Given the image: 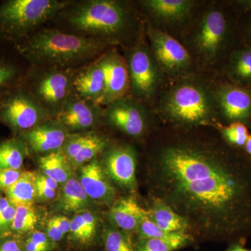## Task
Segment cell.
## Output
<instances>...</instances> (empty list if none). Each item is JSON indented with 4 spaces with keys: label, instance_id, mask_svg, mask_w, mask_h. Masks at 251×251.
<instances>
[{
    "label": "cell",
    "instance_id": "25",
    "mask_svg": "<svg viewBox=\"0 0 251 251\" xmlns=\"http://www.w3.org/2000/svg\"><path fill=\"white\" fill-rule=\"evenodd\" d=\"M29 152L27 144L20 138L0 143V170H21Z\"/></svg>",
    "mask_w": 251,
    "mask_h": 251
},
{
    "label": "cell",
    "instance_id": "26",
    "mask_svg": "<svg viewBox=\"0 0 251 251\" xmlns=\"http://www.w3.org/2000/svg\"><path fill=\"white\" fill-rule=\"evenodd\" d=\"M89 204V196L78 180L71 178L63 187L60 206L67 212L82 210Z\"/></svg>",
    "mask_w": 251,
    "mask_h": 251
},
{
    "label": "cell",
    "instance_id": "3",
    "mask_svg": "<svg viewBox=\"0 0 251 251\" xmlns=\"http://www.w3.org/2000/svg\"><path fill=\"white\" fill-rule=\"evenodd\" d=\"M61 14L73 34L112 42L128 29L130 15L120 1L87 0L70 4Z\"/></svg>",
    "mask_w": 251,
    "mask_h": 251
},
{
    "label": "cell",
    "instance_id": "43",
    "mask_svg": "<svg viewBox=\"0 0 251 251\" xmlns=\"http://www.w3.org/2000/svg\"><path fill=\"white\" fill-rule=\"evenodd\" d=\"M226 251H251L250 249H246V248L242 247V246L235 245L231 247L230 249Z\"/></svg>",
    "mask_w": 251,
    "mask_h": 251
},
{
    "label": "cell",
    "instance_id": "12",
    "mask_svg": "<svg viewBox=\"0 0 251 251\" xmlns=\"http://www.w3.org/2000/svg\"><path fill=\"white\" fill-rule=\"evenodd\" d=\"M103 117L100 105L82 99L74 92L55 119L68 130L77 131L93 128Z\"/></svg>",
    "mask_w": 251,
    "mask_h": 251
},
{
    "label": "cell",
    "instance_id": "9",
    "mask_svg": "<svg viewBox=\"0 0 251 251\" xmlns=\"http://www.w3.org/2000/svg\"><path fill=\"white\" fill-rule=\"evenodd\" d=\"M103 117L110 125L133 137L143 135L147 128L145 109L133 99L124 97L109 103Z\"/></svg>",
    "mask_w": 251,
    "mask_h": 251
},
{
    "label": "cell",
    "instance_id": "6",
    "mask_svg": "<svg viewBox=\"0 0 251 251\" xmlns=\"http://www.w3.org/2000/svg\"><path fill=\"white\" fill-rule=\"evenodd\" d=\"M51 118L27 87L8 89L0 96V122L25 133Z\"/></svg>",
    "mask_w": 251,
    "mask_h": 251
},
{
    "label": "cell",
    "instance_id": "19",
    "mask_svg": "<svg viewBox=\"0 0 251 251\" xmlns=\"http://www.w3.org/2000/svg\"><path fill=\"white\" fill-rule=\"evenodd\" d=\"M220 107L225 116L231 120L247 118L251 114V95L234 86H225L217 92Z\"/></svg>",
    "mask_w": 251,
    "mask_h": 251
},
{
    "label": "cell",
    "instance_id": "44",
    "mask_svg": "<svg viewBox=\"0 0 251 251\" xmlns=\"http://www.w3.org/2000/svg\"><path fill=\"white\" fill-rule=\"evenodd\" d=\"M244 146H245L246 150H247V152L251 154V135H249L247 143H246Z\"/></svg>",
    "mask_w": 251,
    "mask_h": 251
},
{
    "label": "cell",
    "instance_id": "38",
    "mask_svg": "<svg viewBox=\"0 0 251 251\" xmlns=\"http://www.w3.org/2000/svg\"><path fill=\"white\" fill-rule=\"evenodd\" d=\"M46 234L52 242H59L65 235L52 219H50L48 222Z\"/></svg>",
    "mask_w": 251,
    "mask_h": 251
},
{
    "label": "cell",
    "instance_id": "35",
    "mask_svg": "<svg viewBox=\"0 0 251 251\" xmlns=\"http://www.w3.org/2000/svg\"><path fill=\"white\" fill-rule=\"evenodd\" d=\"M25 251H49L52 249V242L44 232H32L24 244Z\"/></svg>",
    "mask_w": 251,
    "mask_h": 251
},
{
    "label": "cell",
    "instance_id": "4",
    "mask_svg": "<svg viewBox=\"0 0 251 251\" xmlns=\"http://www.w3.org/2000/svg\"><path fill=\"white\" fill-rule=\"evenodd\" d=\"M70 1L9 0L0 4V36L17 44L60 14Z\"/></svg>",
    "mask_w": 251,
    "mask_h": 251
},
{
    "label": "cell",
    "instance_id": "21",
    "mask_svg": "<svg viewBox=\"0 0 251 251\" xmlns=\"http://www.w3.org/2000/svg\"><path fill=\"white\" fill-rule=\"evenodd\" d=\"M143 4L154 17L161 21L175 22L189 14L193 2L188 0H146Z\"/></svg>",
    "mask_w": 251,
    "mask_h": 251
},
{
    "label": "cell",
    "instance_id": "18",
    "mask_svg": "<svg viewBox=\"0 0 251 251\" xmlns=\"http://www.w3.org/2000/svg\"><path fill=\"white\" fill-rule=\"evenodd\" d=\"M81 186L91 199L104 204H112L115 197V191L110 184L105 170L96 160L81 167Z\"/></svg>",
    "mask_w": 251,
    "mask_h": 251
},
{
    "label": "cell",
    "instance_id": "5",
    "mask_svg": "<svg viewBox=\"0 0 251 251\" xmlns=\"http://www.w3.org/2000/svg\"><path fill=\"white\" fill-rule=\"evenodd\" d=\"M29 77L27 87L41 106L55 118L74 93L73 69L36 67Z\"/></svg>",
    "mask_w": 251,
    "mask_h": 251
},
{
    "label": "cell",
    "instance_id": "29",
    "mask_svg": "<svg viewBox=\"0 0 251 251\" xmlns=\"http://www.w3.org/2000/svg\"><path fill=\"white\" fill-rule=\"evenodd\" d=\"M35 209L31 206H16V214L11 229L19 234L31 232L37 224Z\"/></svg>",
    "mask_w": 251,
    "mask_h": 251
},
{
    "label": "cell",
    "instance_id": "37",
    "mask_svg": "<svg viewBox=\"0 0 251 251\" xmlns=\"http://www.w3.org/2000/svg\"><path fill=\"white\" fill-rule=\"evenodd\" d=\"M22 173L21 170H0V191H5L15 184Z\"/></svg>",
    "mask_w": 251,
    "mask_h": 251
},
{
    "label": "cell",
    "instance_id": "7",
    "mask_svg": "<svg viewBox=\"0 0 251 251\" xmlns=\"http://www.w3.org/2000/svg\"><path fill=\"white\" fill-rule=\"evenodd\" d=\"M164 110L176 121L197 125L210 118L214 105L210 95L204 87L186 82L170 92L165 101Z\"/></svg>",
    "mask_w": 251,
    "mask_h": 251
},
{
    "label": "cell",
    "instance_id": "11",
    "mask_svg": "<svg viewBox=\"0 0 251 251\" xmlns=\"http://www.w3.org/2000/svg\"><path fill=\"white\" fill-rule=\"evenodd\" d=\"M69 134L58 120L52 118L21 133L20 138L27 144L29 151L46 155L62 150Z\"/></svg>",
    "mask_w": 251,
    "mask_h": 251
},
{
    "label": "cell",
    "instance_id": "1",
    "mask_svg": "<svg viewBox=\"0 0 251 251\" xmlns=\"http://www.w3.org/2000/svg\"><path fill=\"white\" fill-rule=\"evenodd\" d=\"M156 198L190 227L226 235L251 227V172L194 145L163 149L153 167Z\"/></svg>",
    "mask_w": 251,
    "mask_h": 251
},
{
    "label": "cell",
    "instance_id": "45",
    "mask_svg": "<svg viewBox=\"0 0 251 251\" xmlns=\"http://www.w3.org/2000/svg\"><path fill=\"white\" fill-rule=\"evenodd\" d=\"M241 4L244 5V6H247V7L251 9V0H246V1H241Z\"/></svg>",
    "mask_w": 251,
    "mask_h": 251
},
{
    "label": "cell",
    "instance_id": "16",
    "mask_svg": "<svg viewBox=\"0 0 251 251\" xmlns=\"http://www.w3.org/2000/svg\"><path fill=\"white\" fill-rule=\"evenodd\" d=\"M105 169L112 179L128 190L136 186V158L133 149L128 146H118L107 151Z\"/></svg>",
    "mask_w": 251,
    "mask_h": 251
},
{
    "label": "cell",
    "instance_id": "32",
    "mask_svg": "<svg viewBox=\"0 0 251 251\" xmlns=\"http://www.w3.org/2000/svg\"><path fill=\"white\" fill-rule=\"evenodd\" d=\"M140 239H152V238H165L170 237L175 233H168L162 230L154 221L150 217L148 211L144 214L138 229ZM178 233V232H177Z\"/></svg>",
    "mask_w": 251,
    "mask_h": 251
},
{
    "label": "cell",
    "instance_id": "40",
    "mask_svg": "<svg viewBox=\"0 0 251 251\" xmlns=\"http://www.w3.org/2000/svg\"><path fill=\"white\" fill-rule=\"evenodd\" d=\"M0 251H24V248L16 238L5 237L0 241Z\"/></svg>",
    "mask_w": 251,
    "mask_h": 251
},
{
    "label": "cell",
    "instance_id": "10",
    "mask_svg": "<svg viewBox=\"0 0 251 251\" xmlns=\"http://www.w3.org/2000/svg\"><path fill=\"white\" fill-rule=\"evenodd\" d=\"M148 33L153 56L166 72L176 74L189 66L191 57L179 41L170 34L153 27H149Z\"/></svg>",
    "mask_w": 251,
    "mask_h": 251
},
{
    "label": "cell",
    "instance_id": "20",
    "mask_svg": "<svg viewBox=\"0 0 251 251\" xmlns=\"http://www.w3.org/2000/svg\"><path fill=\"white\" fill-rule=\"evenodd\" d=\"M146 211L133 197L123 198L112 206L109 217L122 230L131 232L137 230Z\"/></svg>",
    "mask_w": 251,
    "mask_h": 251
},
{
    "label": "cell",
    "instance_id": "23",
    "mask_svg": "<svg viewBox=\"0 0 251 251\" xmlns=\"http://www.w3.org/2000/svg\"><path fill=\"white\" fill-rule=\"evenodd\" d=\"M36 174L23 172L19 179L4 191L6 198L14 206H31L36 198Z\"/></svg>",
    "mask_w": 251,
    "mask_h": 251
},
{
    "label": "cell",
    "instance_id": "42",
    "mask_svg": "<svg viewBox=\"0 0 251 251\" xmlns=\"http://www.w3.org/2000/svg\"><path fill=\"white\" fill-rule=\"evenodd\" d=\"M36 179L39 182L42 183V184L46 185L49 187L52 188V189L57 191V188H58V184L54 181L53 179H50L49 176H46L45 175L40 174L36 175Z\"/></svg>",
    "mask_w": 251,
    "mask_h": 251
},
{
    "label": "cell",
    "instance_id": "13",
    "mask_svg": "<svg viewBox=\"0 0 251 251\" xmlns=\"http://www.w3.org/2000/svg\"><path fill=\"white\" fill-rule=\"evenodd\" d=\"M73 72V89L78 97L101 105L106 91V75L99 57Z\"/></svg>",
    "mask_w": 251,
    "mask_h": 251
},
{
    "label": "cell",
    "instance_id": "34",
    "mask_svg": "<svg viewBox=\"0 0 251 251\" xmlns=\"http://www.w3.org/2000/svg\"><path fill=\"white\" fill-rule=\"evenodd\" d=\"M16 211V206L0 195V234L11 229Z\"/></svg>",
    "mask_w": 251,
    "mask_h": 251
},
{
    "label": "cell",
    "instance_id": "27",
    "mask_svg": "<svg viewBox=\"0 0 251 251\" xmlns=\"http://www.w3.org/2000/svg\"><path fill=\"white\" fill-rule=\"evenodd\" d=\"M97 219L90 211H82L71 221L69 232L77 242L82 244L92 242L97 234Z\"/></svg>",
    "mask_w": 251,
    "mask_h": 251
},
{
    "label": "cell",
    "instance_id": "28",
    "mask_svg": "<svg viewBox=\"0 0 251 251\" xmlns=\"http://www.w3.org/2000/svg\"><path fill=\"white\" fill-rule=\"evenodd\" d=\"M140 240L138 251H175L188 244L191 237L186 232H178L168 237Z\"/></svg>",
    "mask_w": 251,
    "mask_h": 251
},
{
    "label": "cell",
    "instance_id": "2",
    "mask_svg": "<svg viewBox=\"0 0 251 251\" xmlns=\"http://www.w3.org/2000/svg\"><path fill=\"white\" fill-rule=\"evenodd\" d=\"M108 43L57 29H43L17 43L16 47L34 67L73 69L98 58Z\"/></svg>",
    "mask_w": 251,
    "mask_h": 251
},
{
    "label": "cell",
    "instance_id": "24",
    "mask_svg": "<svg viewBox=\"0 0 251 251\" xmlns=\"http://www.w3.org/2000/svg\"><path fill=\"white\" fill-rule=\"evenodd\" d=\"M39 164L43 174L53 179L57 184H65L72 176V164L62 150L42 155Z\"/></svg>",
    "mask_w": 251,
    "mask_h": 251
},
{
    "label": "cell",
    "instance_id": "14",
    "mask_svg": "<svg viewBox=\"0 0 251 251\" xmlns=\"http://www.w3.org/2000/svg\"><path fill=\"white\" fill-rule=\"evenodd\" d=\"M106 75V91L102 105L124 98L130 90V79L126 59L116 51H108L99 57Z\"/></svg>",
    "mask_w": 251,
    "mask_h": 251
},
{
    "label": "cell",
    "instance_id": "33",
    "mask_svg": "<svg viewBox=\"0 0 251 251\" xmlns=\"http://www.w3.org/2000/svg\"><path fill=\"white\" fill-rule=\"evenodd\" d=\"M223 133L229 143L237 146H244L249 137L247 126L240 122H234L224 127Z\"/></svg>",
    "mask_w": 251,
    "mask_h": 251
},
{
    "label": "cell",
    "instance_id": "36",
    "mask_svg": "<svg viewBox=\"0 0 251 251\" xmlns=\"http://www.w3.org/2000/svg\"><path fill=\"white\" fill-rule=\"evenodd\" d=\"M18 73L14 65L0 61V96L11 87L18 76Z\"/></svg>",
    "mask_w": 251,
    "mask_h": 251
},
{
    "label": "cell",
    "instance_id": "17",
    "mask_svg": "<svg viewBox=\"0 0 251 251\" xmlns=\"http://www.w3.org/2000/svg\"><path fill=\"white\" fill-rule=\"evenodd\" d=\"M226 18L222 13L213 10L206 13L196 36V45L199 52L207 59L217 54L226 36Z\"/></svg>",
    "mask_w": 251,
    "mask_h": 251
},
{
    "label": "cell",
    "instance_id": "22",
    "mask_svg": "<svg viewBox=\"0 0 251 251\" xmlns=\"http://www.w3.org/2000/svg\"><path fill=\"white\" fill-rule=\"evenodd\" d=\"M148 211L155 224L168 233L186 232L190 227L186 219L158 198L153 201L152 206Z\"/></svg>",
    "mask_w": 251,
    "mask_h": 251
},
{
    "label": "cell",
    "instance_id": "31",
    "mask_svg": "<svg viewBox=\"0 0 251 251\" xmlns=\"http://www.w3.org/2000/svg\"><path fill=\"white\" fill-rule=\"evenodd\" d=\"M232 68L234 74L242 80L251 79V50H243L234 54Z\"/></svg>",
    "mask_w": 251,
    "mask_h": 251
},
{
    "label": "cell",
    "instance_id": "39",
    "mask_svg": "<svg viewBox=\"0 0 251 251\" xmlns=\"http://www.w3.org/2000/svg\"><path fill=\"white\" fill-rule=\"evenodd\" d=\"M36 198L43 201H50L55 197L57 191L36 179Z\"/></svg>",
    "mask_w": 251,
    "mask_h": 251
},
{
    "label": "cell",
    "instance_id": "30",
    "mask_svg": "<svg viewBox=\"0 0 251 251\" xmlns=\"http://www.w3.org/2000/svg\"><path fill=\"white\" fill-rule=\"evenodd\" d=\"M105 247L106 251H134L129 235L122 229H109L107 231Z\"/></svg>",
    "mask_w": 251,
    "mask_h": 251
},
{
    "label": "cell",
    "instance_id": "15",
    "mask_svg": "<svg viewBox=\"0 0 251 251\" xmlns=\"http://www.w3.org/2000/svg\"><path fill=\"white\" fill-rule=\"evenodd\" d=\"M107 140L94 132L68 135L62 151L73 166H83L93 161L106 148Z\"/></svg>",
    "mask_w": 251,
    "mask_h": 251
},
{
    "label": "cell",
    "instance_id": "41",
    "mask_svg": "<svg viewBox=\"0 0 251 251\" xmlns=\"http://www.w3.org/2000/svg\"><path fill=\"white\" fill-rule=\"evenodd\" d=\"M56 224L58 226L59 228L62 229L64 234H67L70 231L71 220L65 216H57L52 218Z\"/></svg>",
    "mask_w": 251,
    "mask_h": 251
},
{
    "label": "cell",
    "instance_id": "8",
    "mask_svg": "<svg viewBox=\"0 0 251 251\" xmlns=\"http://www.w3.org/2000/svg\"><path fill=\"white\" fill-rule=\"evenodd\" d=\"M130 79V91L140 99L150 97L158 81L156 63L149 50L137 45L130 50L125 59Z\"/></svg>",
    "mask_w": 251,
    "mask_h": 251
}]
</instances>
